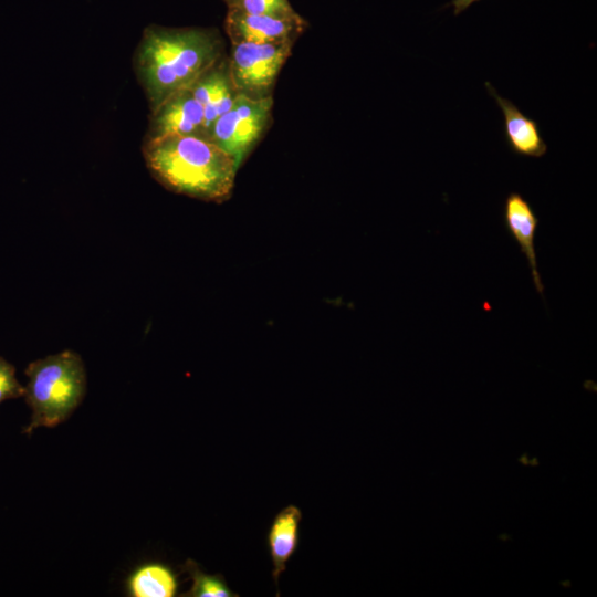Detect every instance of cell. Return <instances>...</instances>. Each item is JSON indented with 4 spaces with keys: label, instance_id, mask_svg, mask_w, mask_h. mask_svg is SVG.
<instances>
[{
    "label": "cell",
    "instance_id": "9",
    "mask_svg": "<svg viewBox=\"0 0 597 597\" xmlns=\"http://www.w3.org/2000/svg\"><path fill=\"white\" fill-rule=\"evenodd\" d=\"M485 88L503 114V133L511 151L523 157H543L547 145L538 124L520 111L512 101L501 96L490 82L485 83Z\"/></svg>",
    "mask_w": 597,
    "mask_h": 597
},
{
    "label": "cell",
    "instance_id": "15",
    "mask_svg": "<svg viewBox=\"0 0 597 597\" xmlns=\"http://www.w3.org/2000/svg\"><path fill=\"white\" fill-rule=\"evenodd\" d=\"M23 395L24 386L19 383L15 376V367L0 356V404L23 397Z\"/></svg>",
    "mask_w": 597,
    "mask_h": 597
},
{
    "label": "cell",
    "instance_id": "5",
    "mask_svg": "<svg viewBox=\"0 0 597 597\" xmlns=\"http://www.w3.org/2000/svg\"><path fill=\"white\" fill-rule=\"evenodd\" d=\"M273 97L251 100L238 95L213 124L209 139L239 166L260 142L272 121Z\"/></svg>",
    "mask_w": 597,
    "mask_h": 597
},
{
    "label": "cell",
    "instance_id": "14",
    "mask_svg": "<svg viewBox=\"0 0 597 597\" xmlns=\"http://www.w3.org/2000/svg\"><path fill=\"white\" fill-rule=\"evenodd\" d=\"M227 8L251 14L277 18H295L300 15L289 0H231L227 3Z\"/></svg>",
    "mask_w": 597,
    "mask_h": 597
},
{
    "label": "cell",
    "instance_id": "16",
    "mask_svg": "<svg viewBox=\"0 0 597 597\" xmlns=\"http://www.w3.org/2000/svg\"><path fill=\"white\" fill-rule=\"evenodd\" d=\"M478 1L480 0H451L448 6H452L454 15H458Z\"/></svg>",
    "mask_w": 597,
    "mask_h": 597
},
{
    "label": "cell",
    "instance_id": "1",
    "mask_svg": "<svg viewBox=\"0 0 597 597\" xmlns=\"http://www.w3.org/2000/svg\"><path fill=\"white\" fill-rule=\"evenodd\" d=\"M221 34L212 28H145L133 65L149 109L187 88L199 75L224 56Z\"/></svg>",
    "mask_w": 597,
    "mask_h": 597
},
{
    "label": "cell",
    "instance_id": "12",
    "mask_svg": "<svg viewBox=\"0 0 597 597\" xmlns=\"http://www.w3.org/2000/svg\"><path fill=\"white\" fill-rule=\"evenodd\" d=\"M177 588L176 575L159 563L139 566L127 579V591L132 597H172Z\"/></svg>",
    "mask_w": 597,
    "mask_h": 597
},
{
    "label": "cell",
    "instance_id": "3",
    "mask_svg": "<svg viewBox=\"0 0 597 597\" xmlns=\"http://www.w3.org/2000/svg\"><path fill=\"white\" fill-rule=\"evenodd\" d=\"M23 398L31 419L23 433L64 422L82 402L86 392V371L82 357L70 349L31 362Z\"/></svg>",
    "mask_w": 597,
    "mask_h": 597
},
{
    "label": "cell",
    "instance_id": "8",
    "mask_svg": "<svg viewBox=\"0 0 597 597\" xmlns=\"http://www.w3.org/2000/svg\"><path fill=\"white\" fill-rule=\"evenodd\" d=\"M205 113V133L209 139L214 122L233 104L238 93L234 88L228 63L222 56L188 86Z\"/></svg>",
    "mask_w": 597,
    "mask_h": 597
},
{
    "label": "cell",
    "instance_id": "11",
    "mask_svg": "<svg viewBox=\"0 0 597 597\" xmlns=\"http://www.w3.org/2000/svg\"><path fill=\"white\" fill-rule=\"evenodd\" d=\"M301 519V510L295 505H289L277 513L270 527L268 545L275 585L298 546Z\"/></svg>",
    "mask_w": 597,
    "mask_h": 597
},
{
    "label": "cell",
    "instance_id": "17",
    "mask_svg": "<svg viewBox=\"0 0 597 597\" xmlns=\"http://www.w3.org/2000/svg\"><path fill=\"white\" fill-rule=\"evenodd\" d=\"M231 0H224L226 4L229 3Z\"/></svg>",
    "mask_w": 597,
    "mask_h": 597
},
{
    "label": "cell",
    "instance_id": "4",
    "mask_svg": "<svg viewBox=\"0 0 597 597\" xmlns=\"http://www.w3.org/2000/svg\"><path fill=\"white\" fill-rule=\"evenodd\" d=\"M293 44V41L231 43L228 63L238 95L251 100L273 97L276 78Z\"/></svg>",
    "mask_w": 597,
    "mask_h": 597
},
{
    "label": "cell",
    "instance_id": "2",
    "mask_svg": "<svg viewBox=\"0 0 597 597\" xmlns=\"http://www.w3.org/2000/svg\"><path fill=\"white\" fill-rule=\"evenodd\" d=\"M142 153L150 175L171 192L214 203L233 193L240 166L210 139L193 135L144 139Z\"/></svg>",
    "mask_w": 597,
    "mask_h": 597
},
{
    "label": "cell",
    "instance_id": "7",
    "mask_svg": "<svg viewBox=\"0 0 597 597\" xmlns=\"http://www.w3.org/2000/svg\"><path fill=\"white\" fill-rule=\"evenodd\" d=\"M168 135H193L207 138L203 108L188 87L172 94L150 112L145 139Z\"/></svg>",
    "mask_w": 597,
    "mask_h": 597
},
{
    "label": "cell",
    "instance_id": "13",
    "mask_svg": "<svg viewBox=\"0 0 597 597\" xmlns=\"http://www.w3.org/2000/svg\"><path fill=\"white\" fill-rule=\"evenodd\" d=\"M192 585L182 596L188 597H233L237 596L227 585L222 576L203 573L197 563L187 559L184 565Z\"/></svg>",
    "mask_w": 597,
    "mask_h": 597
},
{
    "label": "cell",
    "instance_id": "10",
    "mask_svg": "<svg viewBox=\"0 0 597 597\" xmlns=\"http://www.w3.org/2000/svg\"><path fill=\"white\" fill-rule=\"evenodd\" d=\"M502 217L507 232L520 245L522 254L528 262L536 291L543 296L544 284L537 268L534 243L538 217L531 203L519 192H510L505 197Z\"/></svg>",
    "mask_w": 597,
    "mask_h": 597
},
{
    "label": "cell",
    "instance_id": "6",
    "mask_svg": "<svg viewBox=\"0 0 597 597\" xmlns=\"http://www.w3.org/2000/svg\"><path fill=\"white\" fill-rule=\"evenodd\" d=\"M306 27L307 22L301 15L277 18L231 9L224 19V30L231 43L295 42Z\"/></svg>",
    "mask_w": 597,
    "mask_h": 597
}]
</instances>
